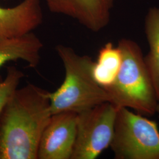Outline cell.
Masks as SVG:
<instances>
[{"mask_svg": "<svg viewBox=\"0 0 159 159\" xmlns=\"http://www.w3.org/2000/svg\"><path fill=\"white\" fill-rule=\"evenodd\" d=\"M50 93L31 83L14 92L0 114V159H37L52 116Z\"/></svg>", "mask_w": 159, "mask_h": 159, "instance_id": "6da1fadb", "label": "cell"}, {"mask_svg": "<svg viewBox=\"0 0 159 159\" xmlns=\"http://www.w3.org/2000/svg\"><path fill=\"white\" fill-rule=\"evenodd\" d=\"M118 47L122 53L121 66L113 84L105 89L110 102L151 117L156 114L159 98L142 51L136 42L126 39L120 40Z\"/></svg>", "mask_w": 159, "mask_h": 159, "instance_id": "7a4b0ae2", "label": "cell"}, {"mask_svg": "<svg viewBox=\"0 0 159 159\" xmlns=\"http://www.w3.org/2000/svg\"><path fill=\"white\" fill-rule=\"evenodd\" d=\"M65 70L61 85L50 93L51 114L64 111L80 113L104 102H110L106 90L93 75L94 62L88 56H80L67 46L56 48Z\"/></svg>", "mask_w": 159, "mask_h": 159, "instance_id": "3957f363", "label": "cell"}, {"mask_svg": "<svg viewBox=\"0 0 159 159\" xmlns=\"http://www.w3.org/2000/svg\"><path fill=\"white\" fill-rule=\"evenodd\" d=\"M110 147L116 159H159L157 125L129 108H118Z\"/></svg>", "mask_w": 159, "mask_h": 159, "instance_id": "277c9868", "label": "cell"}, {"mask_svg": "<svg viewBox=\"0 0 159 159\" xmlns=\"http://www.w3.org/2000/svg\"><path fill=\"white\" fill-rule=\"evenodd\" d=\"M118 107L104 102L78 113L71 159H95L110 146Z\"/></svg>", "mask_w": 159, "mask_h": 159, "instance_id": "5b68a950", "label": "cell"}, {"mask_svg": "<svg viewBox=\"0 0 159 159\" xmlns=\"http://www.w3.org/2000/svg\"><path fill=\"white\" fill-rule=\"evenodd\" d=\"M78 114H52L41 137L37 159H71L76 141Z\"/></svg>", "mask_w": 159, "mask_h": 159, "instance_id": "8992f818", "label": "cell"}, {"mask_svg": "<svg viewBox=\"0 0 159 159\" xmlns=\"http://www.w3.org/2000/svg\"><path fill=\"white\" fill-rule=\"evenodd\" d=\"M50 11L72 17L93 31L109 21L114 0H46Z\"/></svg>", "mask_w": 159, "mask_h": 159, "instance_id": "52a82bcc", "label": "cell"}, {"mask_svg": "<svg viewBox=\"0 0 159 159\" xmlns=\"http://www.w3.org/2000/svg\"><path fill=\"white\" fill-rule=\"evenodd\" d=\"M43 21L40 0H23L17 6H0V38L32 32Z\"/></svg>", "mask_w": 159, "mask_h": 159, "instance_id": "ba28073f", "label": "cell"}, {"mask_svg": "<svg viewBox=\"0 0 159 159\" xmlns=\"http://www.w3.org/2000/svg\"><path fill=\"white\" fill-rule=\"evenodd\" d=\"M43 44L32 32L13 37L0 38V68L10 61L21 60L28 67L35 68L40 61V51ZM0 75V84L3 81Z\"/></svg>", "mask_w": 159, "mask_h": 159, "instance_id": "9c48e42d", "label": "cell"}, {"mask_svg": "<svg viewBox=\"0 0 159 159\" xmlns=\"http://www.w3.org/2000/svg\"><path fill=\"white\" fill-rule=\"evenodd\" d=\"M122 60L118 46L114 47L109 42L102 47L93 66V75L97 83L104 89L112 85L119 74Z\"/></svg>", "mask_w": 159, "mask_h": 159, "instance_id": "30bf717a", "label": "cell"}, {"mask_svg": "<svg viewBox=\"0 0 159 159\" xmlns=\"http://www.w3.org/2000/svg\"><path fill=\"white\" fill-rule=\"evenodd\" d=\"M145 33L150 50L144 61L159 98V8H153L148 12Z\"/></svg>", "mask_w": 159, "mask_h": 159, "instance_id": "8fae6325", "label": "cell"}, {"mask_svg": "<svg viewBox=\"0 0 159 159\" xmlns=\"http://www.w3.org/2000/svg\"><path fill=\"white\" fill-rule=\"evenodd\" d=\"M24 77V74L16 66L7 67L6 77L0 84V114Z\"/></svg>", "mask_w": 159, "mask_h": 159, "instance_id": "7c38bea8", "label": "cell"}, {"mask_svg": "<svg viewBox=\"0 0 159 159\" xmlns=\"http://www.w3.org/2000/svg\"><path fill=\"white\" fill-rule=\"evenodd\" d=\"M156 113L158 114V117L159 118V102L157 104V107H156Z\"/></svg>", "mask_w": 159, "mask_h": 159, "instance_id": "4fadbf2b", "label": "cell"}]
</instances>
